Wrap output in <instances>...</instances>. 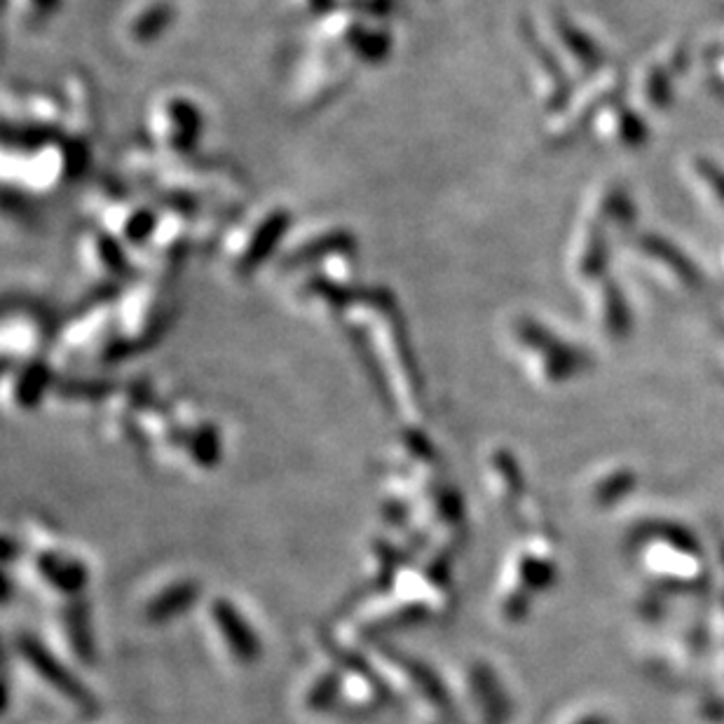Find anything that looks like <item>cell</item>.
Instances as JSON below:
<instances>
[{
	"instance_id": "6da1fadb",
	"label": "cell",
	"mask_w": 724,
	"mask_h": 724,
	"mask_svg": "<svg viewBox=\"0 0 724 724\" xmlns=\"http://www.w3.org/2000/svg\"><path fill=\"white\" fill-rule=\"evenodd\" d=\"M24 656L29 664L38 671V673H43V677L50 682V685H54L57 690H61V694H67L69 698L82 703V701H88V694L85 690H82V685L78 680H73L69 675V671L59 664V661H54L50 656V652L43 647V645H35V643H24Z\"/></svg>"
},
{
	"instance_id": "7a4b0ae2",
	"label": "cell",
	"mask_w": 724,
	"mask_h": 724,
	"mask_svg": "<svg viewBox=\"0 0 724 724\" xmlns=\"http://www.w3.org/2000/svg\"><path fill=\"white\" fill-rule=\"evenodd\" d=\"M214 614H216V624L223 631V638L227 635V643H231L235 656L239 661L256 659L258 643H256L252 629L246 626V622H242V619H239L237 610L233 605H227V603H218Z\"/></svg>"
},
{
	"instance_id": "3957f363",
	"label": "cell",
	"mask_w": 724,
	"mask_h": 724,
	"mask_svg": "<svg viewBox=\"0 0 724 724\" xmlns=\"http://www.w3.org/2000/svg\"><path fill=\"white\" fill-rule=\"evenodd\" d=\"M167 593H170V591H167ZM170 598H172V600L160 598L157 603H155V608H153L151 612H153L155 616H164V614H170V608H179V610H183L185 605H191L193 600H195V591H193L191 584H188V587H176V589L172 591Z\"/></svg>"
}]
</instances>
